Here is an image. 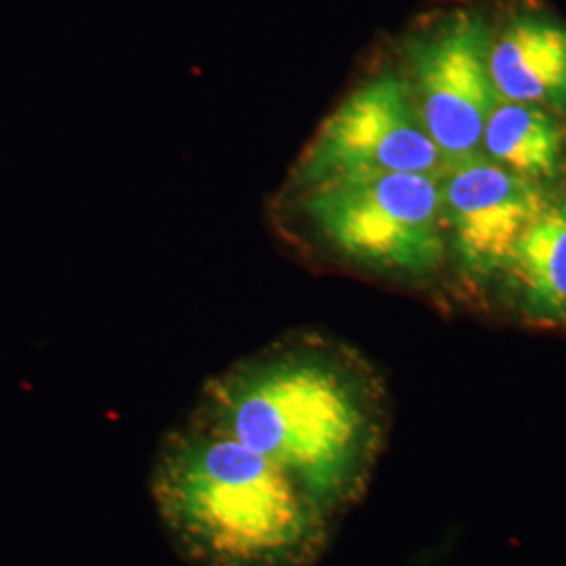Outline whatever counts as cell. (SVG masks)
Returning <instances> with one entry per match:
<instances>
[{
	"instance_id": "obj_1",
	"label": "cell",
	"mask_w": 566,
	"mask_h": 566,
	"mask_svg": "<svg viewBox=\"0 0 566 566\" xmlns=\"http://www.w3.org/2000/svg\"><path fill=\"white\" fill-rule=\"evenodd\" d=\"M189 411L282 468L332 521L364 495L385 441L374 374L350 350L306 332L224 365Z\"/></svg>"
},
{
	"instance_id": "obj_2",
	"label": "cell",
	"mask_w": 566,
	"mask_h": 566,
	"mask_svg": "<svg viewBox=\"0 0 566 566\" xmlns=\"http://www.w3.org/2000/svg\"><path fill=\"white\" fill-rule=\"evenodd\" d=\"M149 497L187 566H313L332 528L282 468L191 411L156 447Z\"/></svg>"
},
{
	"instance_id": "obj_3",
	"label": "cell",
	"mask_w": 566,
	"mask_h": 566,
	"mask_svg": "<svg viewBox=\"0 0 566 566\" xmlns=\"http://www.w3.org/2000/svg\"><path fill=\"white\" fill-rule=\"evenodd\" d=\"M443 177L390 172L277 189L266 223L283 243L374 277L413 282L446 259Z\"/></svg>"
},
{
	"instance_id": "obj_4",
	"label": "cell",
	"mask_w": 566,
	"mask_h": 566,
	"mask_svg": "<svg viewBox=\"0 0 566 566\" xmlns=\"http://www.w3.org/2000/svg\"><path fill=\"white\" fill-rule=\"evenodd\" d=\"M390 172L446 177L447 164L420 120L407 78L382 70L350 88L325 116L280 189Z\"/></svg>"
},
{
	"instance_id": "obj_5",
	"label": "cell",
	"mask_w": 566,
	"mask_h": 566,
	"mask_svg": "<svg viewBox=\"0 0 566 566\" xmlns=\"http://www.w3.org/2000/svg\"><path fill=\"white\" fill-rule=\"evenodd\" d=\"M491 39L479 15L460 13L407 44L413 105L447 170L481 158L486 118L497 99L489 74Z\"/></svg>"
},
{
	"instance_id": "obj_6",
	"label": "cell",
	"mask_w": 566,
	"mask_h": 566,
	"mask_svg": "<svg viewBox=\"0 0 566 566\" xmlns=\"http://www.w3.org/2000/svg\"><path fill=\"white\" fill-rule=\"evenodd\" d=\"M441 181L447 227L460 261L476 275L504 271L516 243L546 208L537 182L485 158L447 170Z\"/></svg>"
},
{
	"instance_id": "obj_7",
	"label": "cell",
	"mask_w": 566,
	"mask_h": 566,
	"mask_svg": "<svg viewBox=\"0 0 566 566\" xmlns=\"http://www.w3.org/2000/svg\"><path fill=\"white\" fill-rule=\"evenodd\" d=\"M489 74L500 99L566 105V25L525 18L512 21L489 49Z\"/></svg>"
},
{
	"instance_id": "obj_8",
	"label": "cell",
	"mask_w": 566,
	"mask_h": 566,
	"mask_svg": "<svg viewBox=\"0 0 566 566\" xmlns=\"http://www.w3.org/2000/svg\"><path fill=\"white\" fill-rule=\"evenodd\" d=\"M504 271L528 319L566 325V200L546 203Z\"/></svg>"
},
{
	"instance_id": "obj_9",
	"label": "cell",
	"mask_w": 566,
	"mask_h": 566,
	"mask_svg": "<svg viewBox=\"0 0 566 566\" xmlns=\"http://www.w3.org/2000/svg\"><path fill=\"white\" fill-rule=\"evenodd\" d=\"M483 145L493 163L537 182L554 179L558 172L563 133L539 105L497 97L486 118Z\"/></svg>"
}]
</instances>
